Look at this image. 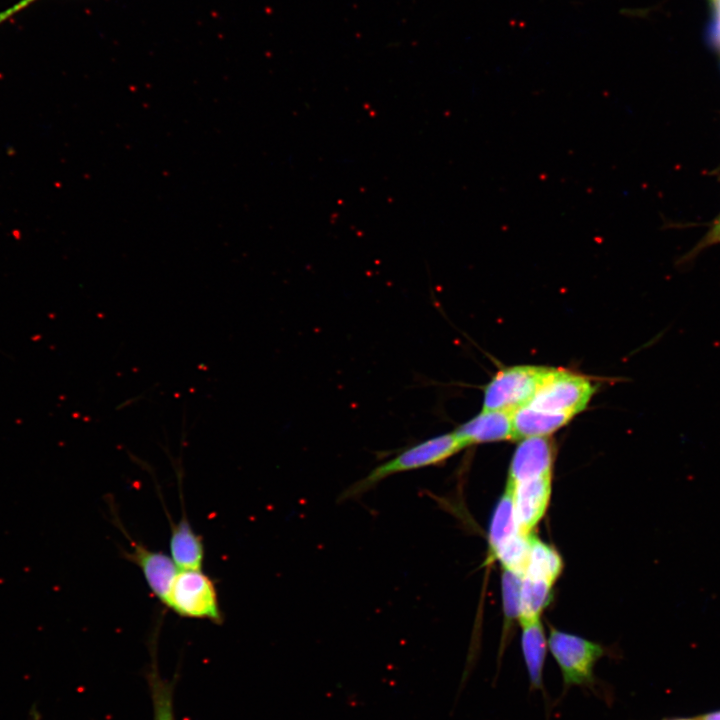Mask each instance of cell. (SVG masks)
<instances>
[{"label":"cell","mask_w":720,"mask_h":720,"mask_svg":"<svg viewBox=\"0 0 720 720\" xmlns=\"http://www.w3.org/2000/svg\"><path fill=\"white\" fill-rule=\"evenodd\" d=\"M463 448L466 447L455 431L420 441L401 450L352 483L339 495L338 502L361 497L390 476L441 464Z\"/></svg>","instance_id":"1"},{"label":"cell","mask_w":720,"mask_h":720,"mask_svg":"<svg viewBox=\"0 0 720 720\" xmlns=\"http://www.w3.org/2000/svg\"><path fill=\"white\" fill-rule=\"evenodd\" d=\"M165 605L182 617L223 622L215 584L201 570L178 571Z\"/></svg>","instance_id":"2"},{"label":"cell","mask_w":720,"mask_h":720,"mask_svg":"<svg viewBox=\"0 0 720 720\" xmlns=\"http://www.w3.org/2000/svg\"><path fill=\"white\" fill-rule=\"evenodd\" d=\"M547 644L565 687L591 686L595 682V664L605 653L600 644L554 628L550 630Z\"/></svg>","instance_id":"3"},{"label":"cell","mask_w":720,"mask_h":720,"mask_svg":"<svg viewBox=\"0 0 720 720\" xmlns=\"http://www.w3.org/2000/svg\"><path fill=\"white\" fill-rule=\"evenodd\" d=\"M549 370V367L535 365H519L500 370L484 389L482 410L512 413L526 405Z\"/></svg>","instance_id":"4"},{"label":"cell","mask_w":720,"mask_h":720,"mask_svg":"<svg viewBox=\"0 0 720 720\" xmlns=\"http://www.w3.org/2000/svg\"><path fill=\"white\" fill-rule=\"evenodd\" d=\"M594 391L595 387L587 377L562 369L550 368L526 405L573 417L585 409Z\"/></svg>","instance_id":"5"},{"label":"cell","mask_w":720,"mask_h":720,"mask_svg":"<svg viewBox=\"0 0 720 720\" xmlns=\"http://www.w3.org/2000/svg\"><path fill=\"white\" fill-rule=\"evenodd\" d=\"M552 476H543L515 483L507 482L520 528L528 533L542 519L551 496Z\"/></svg>","instance_id":"6"},{"label":"cell","mask_w":720,"mask_h":720,"mask_svg":"<svg viewBox=\"0 0 720 720\" xmlns=\"http://www.w3.org/2000/svg\"><path fill=\"white\" fill-rule=\"evenodd\" d=\"M131 547V552L124 553L125 557L141 569L151 592L166 604L178 567L170 556L161 551L151 550L134 541H131Z\"/></svg>","instance_id":"7"},{"label":"cell","mask_w":720,"mask_h":720,"mask_svg":"<svg viewBox=\"0 0 720 720\" xmlns=\"http://www.w3.org/2000/svg\"><path fill=\"white\" fill-rule=\"evenodd\" d=\"M552 466L553 448L546 437L522 439L513 454L507 482L552 476Z\"/></svg>","instance_id":"8"},{"label":"cell","mask_w":720,"mask_h":720,"mask_svg":"<svg viewBox=\"0 0 720 720\" xmlns=\"http://www.w3.org/2000/svg\"><path fill=\"white\" fill-rule=\"evenodd\" d=\"M455 433L465 447L472 444L514 439L512 413L484 411L460 425Z\"/></svg>","instance_id":"9"},{"label":"cell","mask_w":720,"mask_h":720,"mask_svg":"<svg viewBox=\"0 0 720 720\" xmlns=\"http://www.w3.org/2000/svg\"><path fill=\"white\" fill-rule=\"evenodd\" d=\"M572 417L524 405L512 412L514 439L546 437L566 425Z\"/></svg>","instance_id":"10"},{"label":"cell","mask_w":720,"mask_h":720,"mask_svg":"<svg viewBox=\"0 0 720 720\" xmlns=\"http://www.w3.org/2000/svg\"><path fill=\"white\" fill-rule=\"evenodd\" d=\"M169 543L171 558L180 570H201L204 560L202 537L194 532L185 517L172 525Z\"/></svg>","instance_id":"11"},{"label":"cell","mask_w":720,"mask_h":720,"mask_svg":"<svg viewBox=\"0 0 720 720\" xmlns=\"http://www.w3.org/2000/svg\"><path fill=\"white\" fill-rule=\"evenodd\" d=\"M521 648L533 689L542 687V674L548 647L539 619L521 622Z\"/></svg>","instance_id":"12"},{"label":"cell","mask_w":720,"mask_h":720,"mask_svg":"<svg viewBox=\"0 0 720 720\" xmlns=\"http://www.w3.org/2000/svg\"><path fill=\"white\" fill-rule=\"evenodd\" d=\"M521 531L523 530L516 519L511 491L506 487L504 494L497 503L489 526L488 543L490 555Z\"/></svg>","instance_id":"13"},{"label":"cell","mask_w":720,"mask_h":720,"mask_svg":"<svg viewBox=\"0 0 720 720\" xmlns=\"http://www.w3.org/2000/svg\"><path fill=\"white\" fill-rule=\"evenodd\" d=\"M562 567L563 563L559 553L550 545L533 536L523 575L554 584L561 574Z\"/></svg>","instance_id":"14"},{"label":"cell","mask_w":720,"mask_h":720,"mask_svg":"<svg viewBox=\"0 0 720 720\" xmlns=\"http://www.w3.org/2000/svg\"><path fill=\"white\" fill-rule=\"evenodd\" d=\"M552 587L553 584L546 580L522 576L518 617L520 623L539 619L552 598Z\"/></svg>","instance_id":"15"},{"label":"cell","mask_w":720,"mask_h":720,"mask_svg":"<svg viewBox=\"0 0 720 720\" xmlns=\"http://www.w3.org/2000/svg\"><path fill=\"white\" fill-rule=\"evenodd\" d=\"M532 539L531 533L521 531L497 548L490 557L498 560L503 569L523 575Z\"/></svg>","instance_id":"16"},{"label":"cell","mask_w":720,"mask_h":720,"mask_svg":"<svg viewBox=\"0 0 720 720\" xmlns=\"http://www.w3.org/2000/svg\"><path fill=\"white\" fill-rule=\"evenodd\" d=\"M147 682L152 700L153 720H175L173 683L164 679L155 667L148 672Z\"/></svg>","instance_id":"17"},{"label":"cell","mask_w":720,"mask_h":720,"mask_svg":"<svg viewBox=\"0 0 720 720\" xmlns=\"http://www.w3.org/2000/svg\"><path fill=\"white\" fill-rule=\"evenodd\" d=\"M522 576L518 573L503 569L502 595L505 616L508 619L519 617V598Z\"/></svg>","instance_id":"18"},{"label":"cell","mask_w":720,"mask_h":720,"mask_svg":"<svg viewBox=\"0 0 720 720\" xmlns=\"http://www.w3.org/2000/svg\"><path fill=\"white\" fill-rule=\"evenodd\" d=\"M717 243H720V216L717 219V221L714 223V225L710 229V231L706 234V236L699 242V244L689 254H687L683 258L682 261H688L689 259L695 257L703 249L708 248L709 246L715 245Z\"/></svg>","instance_id":"19"},{"label":"cell","mask_w":720,"mask_h":720,"mask_svg":"<svg viewBox=\"0 0 720 720\" xmlns=\"http://www.w3.org/2000/svg\"><path fill=\"white\" fill-rule=\"evenodd\" d=\"M714 13L710 25V39L712 43L720 48V0L714 1Z\"/></svg>","instance_id":"20"},{"label":"cell","mask_w":720,"mask_h":720,"mask_svg":"<svg viewBox=\"0 0 720 720\" xmlns=\"http://www.w3.org/2000/svg\"><path fill=\"white\" fill-rule=\"evenodd\" d=\"M34 1L35 0H21L15 6L9 8L8 10H6L0 14V22L7 19L9 16H12L14 13L18 12L19 10L25 8L27 5L31 4Z\"/></svg>","instance_id":"21"},{"label":"cell","mask_w":720,"mask_h":720,"mask_svg":"<svg viewBox=\"0 0 720 720\" xmlns=\"http://www.w3.org/2000/svg\"><path fill=\"white\" fill-rule=\"evenodd\" d=\"M701 720H720V711L707 714L703 716Z\"/></svg>","instance_id":"22"},{"label":"cell","mask_w":720,"mask_h":720,"mask_svg":"<svg viewBox=\"0 0 720 720\" xmlns=\"http://www.w3.org/2000/svg\"><path fill=\"white\" fill-rule=\"evenodd\" d=\"M673 720H690V719H673Z\"/></svg>","instance_id":"23"},{"label":"cell","mask_w":720,"mask_h":720,"mask_svg":"<svg viewBox=\"0 0 720 720\" xmlns=\"http://www.w3.org/2000/svg\"><path fill=\"white\" fill-rule=\"evenodd\" d=\"M713 1H717V0H713Z\"/></svg>","instance_id":"24"}]
</instances>
